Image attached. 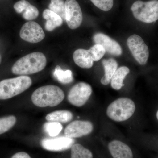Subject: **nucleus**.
I'll return each instance as SVG.
<instances>
[{
	"label": "nucleus",
	"mask_w": 158,
	"mask_h": 158,
	"mask_svg": "<svg viewBox=\"0 0 158 158\" xmlns=\"http://www.w3.org/2000/svg\"><path fill=\"white\" fill-rule=\"evenodd\" d=\"M135 110V105L131 99L121 98L109 105L107 109L106 114L113 121L122 122L131 118Z\"/></svg>",
	"instance_id": "20e7f679"
},
{
	"label": "nucleus",
	"mask_w": 158,
	"mask_h": 158,
	"mask_svg": "<svg viewBox=\"0 0 158 158\" xmlns=\"http://www.w3.org/2000/svg\"><path fill=\"white\" fill-rule=\"evenodd\" d=\"M46 65L45 55L40 52H35L17 60L12 66L11 71L14 74L26 76L41 71Z\"/></svg>",
	"instance_id": "f257e3e1"
},
{
	"label": "nucleus",
	"mask_w": 158,
	"mask_h": 158,
	"mask_svg": "<svg viewBox=\"0 0 158 158\" xmlns=\"http://www.w3.org/2000/svg\"><path fill=\"white\" fill-rule=\"evenodd\" d=\"M130 72L129 69L127 66L119 67L113 75L111 80V85L114 90H119L123 86V82L126 77Z\"/></svg>",
	"instance_id": "f3484780"
},
{
	"label": "nucleus",
	"mask_w": 158,
	"mask_h": 158,
	"mask_svg": "<svg viewBox=\"0 0 158 158\" xmlns=\"http://www.w3.org/2000/svg\"><path fill=\"white\" fill-rule=\"evenodd\" d=\"M75 140L67 136L52 138H44L41 141L43 148L53 152H60L70 148L73 145Z\"/></svg>",
	"instance_id": "9d476101"
},
{
	"label": "nucleus",
	"mask_w": 158,
	"mask_h": 158,
	"mask_svg": "<svg viewBox=\"0 0 158 158\" xmlns=\"http://www.w3.org/2000/svg\"><path fill=\"white\" fill-rule=\"evenodd\" d=\"M108 148L113 158H133L131 148L123 142L118 140L111 141Z\"/></svg>",
	"instance_id": "ddd939ff"
},
{
	"label": "nucleus",
	"mask_w": 158,
	"mask_h": 158,
	"mask_svg": "<svg viewBox=\"0 0 158 158\" xmlns=\"http://www.w3.org/2000/svg\"><path fill=\"white\" fill-rule=\"evenodd\" d=\"M63 127L60 123L48 121L43 125V129L48 135L55 137L58 135L62 131Z\"/></svg>",
	"instance_id": "412c9836"
},
{
	"label": "nucleus",
	"mask_w": 158,
	"mask_h": 158,
	"mask_svg": "<svg viewBox=\"0 0 158 158\" xmlns=\"http://www.w3.org/2000/svg\"><path fill=\"white\" fill-rule=\"evenodd\" d=\"M1 62H2V57H1V55H0V64H1Z\"/></svg>",
	"instance_id": "cd10ccee"
},
{
	"label": "nucleus",
	"mask_w": 158,
	"mask_h": 158,
	"mask_svg": "<svg viewBox=\"0 0 158 158\" xmlns=\"http://www.w3.org/2000/svg\"><path fill=\"white\" fill-rule=\"evenodd\" d=\"M95 44L104 47L106 52L114 56H120L122 54V48L117 41L111 37L101 33H97L93 36Z\"/></svg>",
	"instance_id": "f8f14e48"
},
{
	"label": "nucleus",
	"mask_w": 158,
	"mask_h": 158,
	"mask_svg": "<svg viewBox=\"0 0 158 158\" xmlns=\"http://www.w3.org/2000/svg\"><path fill=\"white\" fill-rule=\"evenodd\" d=\"M92 93V88L90 85L85 82H80L70 89L67 98L71 104L81 107L87 102Z\"/></svg>",
	"instance_id": "0eeeda50"
},
{
	"label": "nucleus",
	"mask_w": 158,
	"mask_h": 158,
	"mask_svg": "<svg viewBox=\"0 0 158 158\" xmlns=\"http://www.w3.org/2000/svg\"><path fill=\"white\" fill-rule=\"evenodd\" d=\"M73 59L75 64L82 68H91L94 62L89 50L84 49H78L75 51Z\"/></svg>",
	"instance_id": "4468645a"
},
{
	"label": "nucleus",
	"mask_w": 158,
	"mask_h": 158,
	"mask_svg": "<svg viewBox=\"0 0 158 158\" xmlns=\"http://www.w3.org/2000/svg\"><path fill=\"white\" fill-rule=\"evenodd\" d=\"M93 130V125L90 122L75 120L67 126L64 133L69 138H78L89 135Z\"/></svg>",
	"instance_id": "9b49d317"
},
{
	"label": "nucleus",
	"mask_w": 158,
	"mask_h": 158,
	"mask_svg": "<svg viewBox=\"0 0 158 158\" xmlns=\"http://www.w3.org/2000/svg\"><path fill=\"white\" fill-rule=\"evenodd\" d=\"M63 90L56 85H48L37 88L32 94L31 100L39 107H54L58 106L64 100Z\"/></svg>",
	"instance_id": "f03ea898"
},
{
	"label": "nucleus",
	"mask_w": 158,
	"mask_h": 158,
	"mask_svg": "<svg viewBox=\"0 0 158 158\" xmlns=\"http://www.w3.org/2000/svg\"><path fill=\"white\" fill-rule=\"evenodd\" d=\"M71 148V158H93L91 152L81 144H74Z\"/></svg>",
	"instance_id": "aec40b11"
},
{
	"label": "nucleus",
	"mask_w": 158,
	"mask_h": 158,
	"mask_svg": "<svg viewBox=\"0 0 158 158\" xmlns=\"http://www.w3.org/2000/svg\"><path fill=\"white\" fill-rule=\"evenodd\" d=\"M90 54L94 61H98L103 57L106 54V51L102 46L95 44L89 49Z\"/></svg>",
	"instance_id": "393cba45"
},
{
	"label": "nucleus",
	"mask_w": 158,
	"mask_h": 158,
	"mask_svg": "<svg viewBox=\"0 0 158 158\" xmlns=\"http://www.w3.org/2000/svg\"><path fill=\"white\" fill-rule=\"evenodd\" d=\"M98 9L103 11H110L113 6V0H90Z\"/></svg>",
	"instance_id": "a878e982"
},
{
	"label": "nucleus",
	"mask_w": 158,
	"mask_h": 158,
	"mask_svg": "<svg viewBox=\"0 0 158 158\" xmlns=\"http://www.w3.org/2000/svg\"><path fill=\"white\" fill-rule=\"evenodd\" d=\"M73 114L68 110H58L49 113L45 118L48 121L66 123L69 122L73 118Z\"/></svg>",
	"instance_id": "a211bd4d"
},
{
	"label": "nucleus",
	"mask_w": 158,
	"mask_h": 158,
	"mask_svg": "<svg viewBox=\"0 0 158 158\" xmlns=\"http://www.w3.org/2000/svg\"><path fill=\"white\" fill-rule=\"evenodd\" d=\"M16 117L9 116L0 118V135L8 131L16 123Z\"/></svg>",
	"instance_id": "5701e85b"
},
{
	"label": "nucleus",
	"mask_w": 158,
	"mask_h": 158,
	"mask_svg": "<svg viewBox=\"0 0 158 158\" xmlns=\"http://www.w3.org/2000/svg\"><path fill=\"white\" fill-rule=\"evenodd\" d=\"M49 9L65 20V2L64 0H51Z\"/></svg>",
	"instance_id": "4be33fe9"
},
{
	"label": "nucleus",
	"mask_w": 158,
	"mask_h": 158,
	"mask_svg": "<svg viewBox=\"0 0 158 158\" xmlns=\"http://www.w3.org/2000/svg\"><path fill=\"white\" fill-rule=\"evenodd\" d=\"M127 44L138 63L141 65H145L149 58V49L142 38L139 35L134 34L128 38Z\"/></svg>",
	"instance_id": "423d86ee"
},
{
	"label": "nucleus",
	"mask_w": 158,
	"mask_h": 158,
	"mask_svg": "<svg viewBox=\"0 0 158 158\" xmlns=\"http://www.w3.org/2000/svg\"><path fill=\"white\" fill-rule=\"evenodd\" d=\"M39 14L38 9L35 6L31 5L29 2L23 9L22 15L24 19L31 21L36 19Z\"/></svg>",
	"instance_id": "b1692460"
},
{
	"label": "nucleus",
	"mask_w": 158,
	"mask_h": 158,
	"mask_svg": "<svg viewBox=\"0 0 158 158\" xmlns=\"http://www.w3.org/2000/svg\"><path fill=\"white\" fill-rule=\"evenodd\" d=\"M19 35L23 40L31 43L40 42L45 37L42 27L34 21L26 23L21 29Z\"/></svg>",
	"instance_id": "1a4fd4ad"
},
{
	"label": "nucleus",
	"mask_w": 158,
	"mask_h": 158,
	"mask_svg": "<svg viewBox=\"0 0 158 158\" xmlns=\"http://www.w3.org/2000/svg\"><path fill=\"white\" fill-rule=\"evenodd\" d=\"M131 10L135 18L142 22L151 23L158 20V0L136 1Z\"/></svg>",
	"instance_id": "39448f33"
},
{
	"label": "nucleus",
	"mask_w": 158,
	"mask_h": 158,
	"mask_svg": "<svg viewBox=\"0 0 158 158\" xmlns=\"http://www.w3.org/2000/svg\"><path fill=\"white\" fill-rule=\"evenodd\" d=\"M102 64L105 70V75L101 80V83L104 85H109L113 75L116 72L118 67V63L115 59H104L102 61Z\"/></svg>",
	"instance_id": "dca6fc26"
},
{
	"label": "nucleus",
	"mask_w": 158,
	"mask_h": 158,
	"mask_svg": "<svg viewBox=\"0 0 158 158\" xmlns=\"http://www.w3.org/2000/svg\"><path fill=\"white\" fill-rule=\"evenodd\" d=\"M43 16L46 20L45 28L48 31H54L57 27L62 25L63 20L62 18L50 9H45L43 13Z\"/></svg>",
	"instance_id": "2eb2a0df"
},
{
	"label": "nucleus",
	"mask_w": 158,
	"mask_h": 158,
	"mask_svg": "<svg viewBox=\"0 0 158 158\" xmlns=\"http://www.w3.org/2000/svg\"><path fill=\"white\" fill-rule=\"evenodd\" d=\"M54 77L64 85L69 84L73 81L72 72L70 70H63L59 65H57L53 72Z\"/></svg>",
	"instance_id": "6ab92c4d"
},
{
	"label": "nucleus",
	"mask_w": 158,
	"mask_h": 158,
	"mask_svg": "<svg viewBox=\"0 0 158 158\" xmlns=\"http://www.w3.org/2000/svg\"><path fill=\"white\" fill-rule=\"evenodd\" d=\"M65 21L69 28L75 30L81 24L83 14L76 0H66L65 2Z\"/></svg>",
	"instance_id": "6e6552de"
},
{
	"label": "nucleus",
	"mask_w": 158,
	"mask_h": 158,
	"mask_svg": "<svg viewBox=\"0 0 158 158\" xmlns=\"http://www.w3.org/2000/svg\"><path fill=\"white\" fill-rule=\"evenodd\" d=\"M32 80L27 76L6 79L0 81V100L11 98L25 91L32 85Z\"/></svg>",
	"instance_id": "7ed1b4c3"
},
{
	"label": "nucleus",
	"mask_w": 158,
	"mask_h": 158,
	"mask_svg": "<svg viewBox=\"0 0 158 158\" xmlns=\"http://www.w3.org/2000/svg\"><path fill=\"white\" fill-rule=\"evenodd\" d=\"M156 117H157V119L158 120V110L157 112V113H156Z\"/></svg>",
	"instance_id": "c85d7f7f"
},
{
	"label": "nucleus",
	"mask_w": 158,
	"mask_h": 158,
	"mask_svg": "<svg viewBox=\"0 0 158 158\" xmlns=\"http://www.w3.org/2000/svg\"><path fill=\"white\" fill-rule=\"evenodd\" d=\"M11 158H31L28 154L24 152L16 153L12 156Z\"/></svg>",
	"instance_id": "bb28decb"
}]
</instances>
